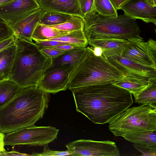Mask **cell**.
Wrapping results in <instances>:
<instances>
[{"label":"cell","mask_w":156,"mask_h":156,"mask_svg":"<svg viewBox=\"0 0 156 156\" xmlns=\"http://www.w3.org/2000/svg\"><path fill=\"white\" fill-rule=\"evenodd\" d=\"M76 109L94 123H108L133 104L132 94L111 83L72 89Z\"/></svg>","instance_id":"cell-1"},{"label":"cell","mask_w":156,"mask_h":156,"mask_svg":"<svg viewBox=\"0 0 156 156\" xmlns=\"http://www.w3.org/2000/svg\"><path fill=\"white\" fill-rule=\"evenodd\" d=\"M49 95L37 86L21 87L11 100L0 108V131L7 133L34 125L48 108Z\"/></svg>","instance_id":"cell-2"},{"label":"cell","mask_w":156,"mask_h":156,"mask_svg":"<svg viewBox=\"0 0 156 156\" xmlns=\"http://www.w3.org/2000/svg\"><path fill=\"white\" fill-rule=\"evenodd\" d=\"M15 55L9 79L21 87L37 86L51 66L52 59L33 42L15 37Z\"/></svg>","instance_id":"cell-3"},{"label":"cell","mask_w":156,"mask_h":156,"mask_svg":"<svg viewBox=\"0 0 156 156\" xmlns=\"http://www.w3.org/2000/svg\"><path fill=\"white\" fill-rule=\"evenodd\" d=\"M82 18L88 41L106 39L128 40L140 36L141 31L136 19L125 13L116 17L106 16L94 10Z\"/></svg>","instance_id":"cell-4"},{"label":"cell","mask_w":156,"mask_h":156,"mask_svg":"<svg viewBox=\"0 0 156 156\" xmlns=\"http://www.w3.org/2000/svg\"><path fill=\"white\" fill-rule=\"evenodd\" d=\"M83 60L71 74L68 89L111 83L122 78L123 73L112 65L103 55H95L91 47Z\"/></svg>","instance_id":"cell-5"},{"label":"cell","mask_w":156,"mask_h":156,"mask_svg":"<svg viewBox=\"0 0 156 156\" xmlns=\"http://www.w3.org/2000/svg\"><path fill=\"white\" fill-rule=\"evenodd\" d=\"M113 134H128L156 131V108L146 104L128 108L108 122Z\"/></svg>","instance_id":"cell-6"},{"label":"cell","mask_w":156,"mask_h":156,"mask_svg":"<svg viewBox=\"0 0 156 156\" xmlns=\"http://www.w3.org/2000/svg\"><path fill=\"white\" fill-rule=\"evenodd\" d=\"M59 131L54 127L34 125L7 133L5 135L4 143L5 145L10 146H45L57 138Z\"/></svg>","instance_id":"cell-7"},{"label":"cell","mask_w":156,"mask_h":156,"mask_svg":"<svg viewBox=\"0 0 156 156\" xmlns=\"http://www.w3.org/2000/svg\"><path fill=\"white\" fill-rule=\"evenodd\" d=\"M121 56L141 65L156 69V41L145 42L140 36L131 38Z\"/></svg>","instance_id":"cell-8"},{"label":"cell","mask_w":156,"mask_h":156,"mask_svg":"<svg viewBox=\"0 0 156 156\" xmlns=\"http://www.w3.org/2000/svg\"><path fill=\"white\" fill-rule=\"evenodd\" d=\"M75 156H119V150L115 143L110 140L96 141L80 139L66 145Z\"/></svg>","instance_id":"cell-9"},{"label":"cell","mask_w":156,"mask_h":156,"mask_svg":"<svg viewBox=\"0 0 156 156\" xmlns=\"http://www.w3.org/2000/svg\"><path fill=\"white\" fill-rule=\"evenodd\" d=\"M40 8L36 0H14L0 5V17L10 25Z\"/></svg>","instance_id":"cell-10"},{"label":"cell","mask_w":156,"mask_h":156,"mask_svg":"<svg viewBox=\"0 0 156 156\" xmlns=\"http://www.w3.org/2000/svg\"><path fill=\"white\" fill-rule=\"evenodd\" d=\"M71 73L68 71L57 68L46 72L37 87L49 94H55L68 88Z\"/></svg>","instance_id":"cell-11"},{"label":"cell","mask_w":156,"mask_h":156,"mask_svg":"<svg viewBox=\"0 0 156 156\" xmlns=\"http://www.w3.org/2000/svg\"><path fill=\"white\" fill-rule=\"evenodd\" d=\"M120 9L132 18L156 25V6L151 5L146 0H128Z\"/></svg>","instance_id":"cell-12"},{"label":"cell","mask_w":156,"mask_h":156,"mask_svg":"<svg viewBox=\"0 0 156 156\" xmlns=\"http://www.w3.org/2000/svg\"><path fill=\"white\" fill-rule=\"evenodd\" d=\"M108 61L124 74L156 78V69L146 66L123 58L120 55L106 57Z\"/></svg>","instance_id":"cell-13"},{"label":"cell","mask_w":156,"mask_h":156,"mask_svg":"<svg viewBox=\"0 0 156 156\" xmlns=\"http://www.w3.org/2000/svg\"><path fill=\"white\" fill-rule=\"evenodd\" d=\"M43 12L40 8L26 17L10 25L15 37L33 42L32 36Z\"/></svg>","instance_id":"cell-14"},{"label":"cell","mask_w":156,"mask_h":156,"mask_svg":"<svg viewBox=\"0 0 156 156\" xmlns=\"http://www.w3.org/2000/svg\"><path fill=\"white\" fill-rule=\"evenodd\" d=\"M87 50V47H80L66 51L57 58L52 59L51 66L46 72L62 68L68 71L71 75L83 59Z\"/></svg>","instance_id":"cell-15"},{"label":"cell","mask_w":156,"mask_h":156,"mask_svg":"<svg viewBox=\"0 0 156 156\" xmlns=\"http://www.w3.org/2000/svg\"><path fill=\"white\" fill-rule=\"evenodd\" d=\"M36 1L44 12H55L83 17L78 0Z\"/></svg>","instance_id":"cell-16"},{"label":"cell","mask_w":156,"mask_h":156,"mask_svg":"<svg viewBox=\"0 0 156 156\" xmlns=\"http://www.w3.org/2000/svg\"><path fill=\"white\" fill-rule=\"evenodd\" d=\"M156 78H149L124 74L123 76L112 83L130 92L134 96L147 87Z\"/></svg>","instance_id":"cell-17"},{"label":"cell","mask_w":156,"mask_h":156,"mask_svg":"<svg viewBox=\"0 0 156 156\" xmlns=\"http://www.w3.org/2000/svg\"><path fill=\"white\" fill-rule=\"evenodd\" d=\"M128 41L121 39H101L88 41V44L92 47H100L107 57L121 55Z\"/></svg>","instance_id":"cell-18"},{"label":"cell","mask_w":156,"mask_h":156,"mask_svg":"<svg viewBox=\"0 0 156 156\" xmlns=\"http://www.w3.org/2000/svg\"><path fill=\"white\" fill-rule=\"evenodd\" d=\"M16 48L14 43L0 51V81L9 79Z\"/></svg>","instance_id":"cell-19"},{"label":"cell","mask_w":156,"mask_h":156,"mask_svg":"<svg viewBox=\"0 0 156 156\" xmlns=\"http://www.w3.org/2000/svg\"><path fill=\"white\" fill-rule=\"evenodd\" d=\"M21 88L17 84L9 79L0 81V108L11 100Z\"/></svg>","instance_id":"cell-20"},{"label":"cell","mask_w":156,"mask_h":156,"mask_svg":"<svg viewBox=\"0 0 156 156\" xmlns=\"http://www.w3.org/2000/svg\"><path fill=\"white\" fill-rule=\"evenodd\" d=\"M70 32L38 23L34 30L31 38L34 41H44L66 35Z\"/></svg>","instance_id":"cell-21"},{"label":"cell","mask_w":156,"mask_h":156,"mask_svg":"<svg viewBox=\"0 0 156 156\" xmlns=\"http://www.w3.org/2000/svg\"><path fill=\"white\" fill-rule=\"evenodd\" d=\"M122 137L134 144L156 148V131L128 134Z\"/></svg>","instance_id":"cell-22"},{"label":"cell","mask_w":156,"mask_h":156,"mask_svg":"<svg viewBox=\"0 0 156 156\" xmlns=\"http://www.w3.org/2000/svg\"><path fill=\"white\" fill-rule=\"evenodd\" d=\"M45 40L63 42L83 48L87 47L88 44V41L83 30L71 32L67 34Z\"/></svg>","instance_id":"cell-23"},{"label":"cell","mask_w":156,"mask_h":156,"mask_svg":"<svg viewBox=\"0 0 156 156\" xmlns=\"http://www.w3.org/2000/svg\"><path fill=\"white\" fill-rule=\"evenodd\" d=\"M134 97L135 103L147 104L156 108V81L151 83Z\"/></svg>","instance_id":"cell-24"},{"label":"cell","mask_w":156,"mask_h":156,"mask_svg":"<svg viewBox=\"0 0 156 156\" xmlns=\"http://www.w3.org/2000/svg\"><path fill=\"white\" fill-rule=\"evenodd\" d=\"M73 16L60 12H44L39 23L46 25H58L66 22Z\"/></svg>","instance_id":"cell-25"},{"label":"cell","mask_w":156,"mask_h":156,"mask_svg":"<svg viewBox=\"0 0 156 156\" xmlns=\"http://www.w3.org/2000/svg\"><path fill=\"white\" fill-rule=\"evenodd\" d=\"M47 26L61 30L71 32L83 30L84 22L82 17L73 15L71 19L64 23Z\"/></svg>","instance_id":"cell-26"},{"label":"cell","mask_w":156,"mask_h":156,"mask_svg":"<svg viewBox=\"0 0 156 156\" xmlns=\"http://www.w3.org/2000/svg\"><path fill=\"white\" fill-rule=\"evenodd\" d=\"M94 10L103 16L116 17L118 16L117 10L110 0H94Z\"/></svg>","instance_id":"cell-27"},{"label":"cell","mask_w":156,"mask_h":156,"mask_svg":"<svg viewBox=\"0 0 156 156\" xmlns=\"http://www.w3.org/2000/svg\"><path fill=\"white\" fill-rule=\"evenodd\" d=\"M14 35L13 32L9 25L0 17V42Z\"/></svg>","instance_id":"cell-28"},{"label":"cell","mask_w":156,"mask_h":156,"mask_svg":"<svg viewBox=\"0 0 156 156\" xmlns=\"http://www.w3.org/2000/svg\"><path fill=\"white\" fill-rule=\"evenodd\" d=\"M73 153L68 150L63 151H55L50 150L48 147L44 146L43 152L41 153L33 152L30 156H72Z\"/></svg>","instance_id":"cell-29"},{"label":"cell","mask_w":156,"mask_h":156,"mask_svg":"<svg viewBox=\"0 0 156 156\" xmlns=\"http://www.w3.org/2000/svg\"><path fill=\"white\" fill-rule=\"evenodd\" d=\"M41 52L47 58L52 59L57 58L66 51L51 47L40 48Z\"/></svg>","instance_id":"cell-30"},{"label":"cell","mask_w":156,"mask_h":156,"mask_svg":"<svg viewBox=\"0 0 156 156\" xmlns=\"http://www.w3.org/2000/svg\"><path fill=\"white\" fill-rule=\"evenodd\" d=\"M83 16L94 10V0H78Z\"/></svg>","instance_id":"cell-31"},{"label":"cell","mask_w":156,"mask_h":156,"mask_svg":"<svg viewBox=\"0 0 156 156\" xmlns=\"http://www.w3.org/2000/svg\"><path fill=\"white\" fill-rule=\"evenodd\" d=\"M134 147L142 153L141 156H156V148L145 145L133 144Z\"/></svg>","instance_id":"cell-32"},{"label":"cell","mask_w":156,"mask_h":156,"mask_svg":"<svg viewBox=\"0 0 156 156\" xmlns=\"http://www.w3.org/2000/svg\"><path fill=\"white\" fill-rule=\"evenodd\" d=\"M34 41V43L38 46L40 48L54 47L63 44H71L66 42L56 41L35 40Z\"/></svg>","instance_id":"cell-33"},{"label":"cell","mask_w":156,"mask_h":156,"mask_svg":"<svg viewBox=\"0 0 156 156\" xmlns=\"http://www.w3.org/2000/svg\"><path fill=\"white\" fill-rule=\"evenodd\" d=\"M14 35L10 38L0 42V51L7 47L15 43Z\"/></svg>","instance_id":"cell-34"},{"label":"cell","mask_w":156,"mask_h":156,"mask_svg":"<svg viewBox=\"0 0 156 156\" xmlns=\"http://www.w3.org/2000/svg\"><path fill=\"white\" fill-rule=\"evenodd\" d=\"M51 47L61 50L65 51H68L81 47L72 44H63Z\"/></svg>","instance_id":"cell-35"},{"label":"cell","mask_w":156,"mask_h":156,"mask_svg":"<svg viewBox=\"0 0 156 156\" xmlns=\"http://www.w3.org/2000/svg\"><path fill=\"white\" fill-rule=\"evenodd\" d=\"M0 155L3 156H20L30 155V154L21 153L15 151H6L4 152H1Z\"/></svg>","instance_id":"cell-36"},{"label":"cell","mask_w":156,"mask_h":156,"mask_svg":"<svg viewBox=\"0 0 156 156\" xmlns=\"http://www.w3.org/2000/svg\"><path fill=\"white\" fill-rule=\"evenodd\" d=\"M128 0H110L115 8L117 10Z\"/></svg>","instance_id":"cell-37"},{"label":"cell","mask_w":156,"mask_h":156,"mask_svg":"<svg viewBox=\"0 0 156 156\" xmlns=\"http://www.w3.org/2000/svg\"><path fill=\"white\" fill-rule=\"evenodd\" d=\"M4 133L0 131V152H3L6 151L4 148Z\"/></svg>","instance_id":"cell-38"},{"label":"cell","mask_w":156,"mask_h":156,"mask_svg":"<svg viewBox=\"0 0 156 156\" xmlns=\"http://www.w3.org/2000/svg\"><path fill=\"white\" fill-rule=\"evenodd\" d=\"M92 49L94 54L97 56H100L103 54L102 49L99 47H91Z\"/></svg>","instance_id":"cell-39"},{"label":"cell","mask_w":156,"mask_h":156,"mask_svg":"<svg viewBox=\"0 0 156 156\" xmlns=\"http://www.w3.org/2000/svg\"><path fill=\"white\" fill-rule=\"evenodd\" d=\"M150 5L156 6V0H146Z\"/></svg>","instance_id":"cell-40"},{"label":"cell","mask_w":156,"mask_h":156,"mask_svg":"<svg viewBox=\"0 0 156 156\" xmlns=\"http://www.w3.org/2000/svg\"><path fill=\"white\" fill-rule=\"evenodd\" d=\"M14 0H0V5L6 4Z\"/></svg>","instance_id":"cell-41"}]
</instances>
